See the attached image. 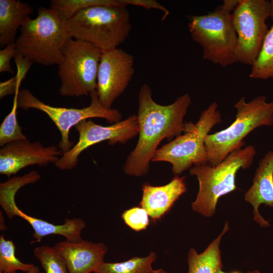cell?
I'll return each mask as SVG.
<instances>
[{
	"label": "cell",
	"mask_w": 273,
	"mask_h": 273,
	"mask_svg": "<svg viewBox=\"0 0 273 273\" xmlns=\"http://www.w3.org/2000/svg\"><path fill=\"white\" fill-rule=\"evenodd\" d=\"M14 59L17 67L16 74L13 77L1 82V99L7 96L15 94L32 65V61L24 58L18 53L14 57Z\"/></svg>",
	"instance_id": "obj_26"
},
{
	"label": "cell",
	"mask_w": 273,
	"mask_h": 273,
	"mask_svg": "<svg viewBox=\"0 0 273 273\" xmlns=\"http://www.w3.org/2000/svg\"><path fill=\"white\" fill-rule=\"evenodd\" d=\"M240 0H224L222 7L226 10L232 13L238 5Z\"/></svg>",
	"instance_id": "obj_30"
},
{
	"label": "cell",
	"mask_w": 273,
	"mask_h": 273,
	"mask_svg": "<svg viewBox=\"0 0 273 273\" xmlns=\"http://www.w3.org/2000/svg\"><path fill=\"white\" fill-rule=\"evenodd\" d=\"M78 140L55 164L59 169L72 170L77 164L82 152L89 147L108 141L110 145L124 144L139 134L137 116L133 114L125 120L105 126L95 123L90 119L80 121L75 126Z\"/></svg>",
	"instance_id": "obj_12"
},
{
	"label": "cell",
	"mask_w": 273,
	"mask_h": 273,
	"mask_svg": "<svg viewBox=\"0 0 273 273\" xmlns=\"http://www.w3.org/2000/svg\"><path fill=\"white\" fill-rule=\"evenodd\" d=\"M157 255L150 252L145 257L135 256L120 262H103L94 273H152Z\"/></svg>",
	"instance_id": "obj_21"
},
{
	"label": "cell",
	"mask_w": 273,
	"mask_h": 273,
	"mask_svg": "<svg viewBox=\"0 0 273 273\" xmlns=\"http://www.w3.org/2000/svg\"><path fill=\"white\" fill-rule=\"evenodd\" d=\"M222 122L218 104L213 102L201 112L190 131L175 138L155 152L152 162H166L176 175L193 166L208 163L205 141L212 127Z\"/></svg>",
	"instance_id": "obj_7"
},
{
	"label": "cell",
	"mask_w": 273,
	"mask_h": 273,
	"mask_svg": "<svg viewBox=\"0 0 273 273\" xmlns=\"http://www.w3.org/2000/svg\"><path fill=\"white\" fill-rule=\"evenodd\" d=\"M26 273H44L40 271L39 267L35 266L32 269Z\"/></svg>",
	"instance_id": "obj_34"
},
{
	"label": "cell",
	"mask_w": 273,
	"mask_h": 273,
	"mask_svg": "<svg viewBox=\"0 0 273 273\" xmlns=\"http://www.w3.org/2000/svg\"><path fill=\"white\" fill-rule=\"evenodd\" d=\"M40 179L36 171H31L22 176H15L0 184V205L8 218L19 216L27 221L34 233L32 243L40 242L49 235H60L69 241L81 240V233L85 228V222L80 218H66L62 224H55L42 219L29 215L21 210L15 202V195L19 190L28 184H34Z\"/></svg>",
	"instance_id": "obj_10"
},
{
	"label": "cell",
	"mask_w": 273,
	"mask_h": 273,
	"mask_svg": "<svg viewBox=\"0 0 273 273\" xmlns=\"http://www.w3.org/2000/svg\"><path fill=\"white\" fill-rule=\"evenodd\" d=\"M126 1L127 5L141 6L148 9H155L162 11L164 14L162 19V20H165L169 14V10L156 1L126 0Z\"/></svg>",
	"instance_id": "obj_29"
},
{
	"label": "cell",
	"mask_w": 273,
	"mask_h": 273,
	"mask_svg": "<svg viewBox=\"0 0 273 273\" xmlns=\"http://www.w3.org/2000/svg\"><path fill=\"white\" fill-rule=\"evenodd\" d=\"M229 230V223L226 221L220 234L202 253H198L193 248L189 250L187 273H215L218 268H222L220 244L222 237Z\"/></svg>",
	"instance_id": "obj_19"
},
{
	"label": "cell",
	"mask_w": 273,
	"mask_h": 273,
	"mask_svg": "<svg viewBox=\"0 0 273 273\" xmlns=\"http://www.w3.org/2000/svg\"><path fill=\"white\" fill-rule=\"evenodd\" d=\"M215 273H241V272L238 271V270H233L230 272H224L221 268H218ZM247 273H260V272L258 270H254L252 271H248Z\"/></svg>",
	"instance_id": "obj_31"
},
{
	"label": "cell",
	"mask_w": 273,
	"mask_h": 273,
	"mask_svg": "<svg viewBox=\"0 0 273 273\" xmlns=\"http://www.w3.org/2000/svg\"><path fill=\"white\" fill-rule=\"evenodd\" d=\"M234 107L237 110L235 120L227 128L208 134L205 141L208 164L215 166L233 151L245 145L244 138L260 126L273 124V101L266 102L264 96L247 102L242 97Z\"/></svg>",
	"instance_id": "obj_5"
},
{
	"label": "cell",
	"mask_w": 273,
	"mask_h": 273,
	"mask_svg": "<svg viewBox=\"0 0 273 273\" xmlns=\"http://www.w3.org/2000/svg\"><path fill=\"white\" fill-rule=\"evenodd\" d=\"M95 6L126 7L127 5L125 0H52L50 8L67 22L81 10Z\"/></svg>",
	"instance_id": "obj_20"
},
{
	"label": "cell",
	"mask_w": 273,
	"mask_h": 273,
	"mask_svg": "<svg viewBox=\"0 0 273 273\" xmlns=\"http://www.w3.org/2000/svg\"><path fill=\"white\" fill-rule=\"evenodd\" d=\"M256 153L254 147L249 145L233 151L215 166L207 163L191 167L190 174L196 176L199 186L196 200L192 204L193 211L206 217L213 216L219 198L237 189V172L249 167Z\"/></svg>",
	"instance_id": "obj_4"
},
{
	"label": "cell",
	"mask_w": 273,
	"mask_h": 273,
	"mask_svg": "<svg viewBox=\"0 0 273 273\" xmlns=\"http://www.w3.org/2000/svg\"><path fill=\"white\" fill-rule=\"evenodd\" d=\"M185 177L174 176L168 184L154 186L144 184L140 206L144 208L154 222L160 219L187 191Z\"/></svg>",
	"instance_id": "obj_16"
},
{
	"label": "cell",
	"mask_w": 273,
	"mask_h": 273,
	"mask_svg": "<svg viewBox=\"0 0 273 273\" xmlns=\"http://www.w3.org/2000/svg\"><path fill=\"white\" fill-rule=\"evenodd\" d=\"M63 154L58 146H44L27 139L13 142L0 149V173L10 177L30 165L55 164Z\"/></svg>",
	"instance_id": "obj_14"
},
{
	"label": "cell",
	"mask_w": 273,
	"mask_h": 273,
	"mask_svg": "<svg viewBox=\"0 0 273 273\" xmlns=\"http://www.w3.org/2000/svg\"><path fill=\"white\" fill-rule=\"evenodd\" d=\"M149 217L147 211L141 206L127 209L121 215L124 223L136 232L147 229L150 224Z\"/></svg>",
	"instance_id": "obj_27"
},
{
	"label": "cell",
	"mask_w": 273,
	"mask_h": 273,
	"mask_svg": "<svg viewBox=\"0 0 273 273\" xmlns=\"http://www.w3.org/2000/svg\"><path fill=\"white\" fill-rule=\"evenodd\" d=\"M20 87L17 88L13 100L10 112L5 117L0 126V146L3 147L10 143L27 139L23 134L22 128L17 119V109L18 107V98Z\"/></svg>",
	"instance_id": "obj_24"
},
{
	"label": "cell",
	"mask_w": 273,
	"mask_h": 273,
	"mask_svg": "<svg viewBox=\"0 0 273 273\" xmlns=\"http://www.w3.org/2000/svg\"><path fill=\"white\" fill-rule=\"evenodd\" d=\"M188 27L192 39L202 48L204 59L222 67L237 63L232 13L220 5L210 13L191 16Z\"/></svg>",
	"instance_id": "obj_6"
},
{
	"label": "cell",
	"mask_w": 273,
	"mask_h": 273,
	"mask_svg": "<svg viewBox=\"0 0 273 273\" xmlns=\"http://www.w3.org/2000/svg\"><path fill=\"white\" fill-rule=\"evenodd\" d=\"M152 273H167L164 270L159 268L157 269H154Z\"/></svg>",
	"instance_id": "obj_35"
},
{
	"label": "cell",
	"mask_w": 273,
	"mask_h": 273,
	"mask_svg": "<svg viewBox=\"0 0 273 273\" xmlns=\"http://www.w3.org/2000/svg\"><path fill=\"white\" fill-rule=\"evenodd\" d=\"M15 43L17 53L37 64L49 66L59 65L62 61V50L70 36L67 22L56 11L41 7L37 16L29 19L20 28Z\"/></svg>",
	"instance_id": "obj_2"
},
{
	"label": "cell",
	"mask_w": 273,
	"mask_h": 273,
	"mask_svg": "<svg viewBox=\"0 0 273 273\" xmlns=\"http://www.w3.org/2000/svg\"><path fill=\"white\" fill-rule=\"evenodd\" d=\"M134 73L133 56L119 48L103 52L98 75L99 101L112 108L114 102L125 91Z\"/></svg>",
	"instance_id": "obj_13"
},
{
	"label": "cell",
	"mask_w": 273,
	"mask_h": 273,
	"mask_svg": "<svg viewBox=\"0 0 273 273\" xmlns=\"http://www.w3.org/2000/svg\"><path fill=\"white\" fill-rule=\"evenodd\" d=\"M251 66L249 74L251 78L273 79V24L268 29L259 55Z\"/></svg>",
	"instance_id": "obj_22"
},
{
	"label": "cell",
	"mask_w": 273,
	"mask_h": 273,
	"mask_svg": "<svg viewBox=\"0 0 273 273\" xmlns=\"http://www.w3.org/2000/svg\"><path fill=\"white\" fill-rule=\"evenodd\" d=\"M44 273H69L67 266L54 247L43 245L33 250Z\"/></svg>",
	"instance_id": "obj_25"
},
{
	"label": "cell",
	"mask_w": 273,
	"mask_h": 273,
	"mask_svg": "<svg viewBox=\"0 0 273 273\" xmlns=\"http://www.w3.org/2000/svg\"><path fill=\"white\" fill-rule=\"evenodd\" d=\"M1 219L2 220H1V231H5L6 229H7V226L5 224V222H4V217H3V215L2 213V212L1 211Z\"/></svg>",
	"instance_id": "obj_33"
},
{
	"label": "cell",
	"mask_w": 273,
	"mask_h": 273,
	"mask_svg": "<svg viewBox=\"0 0 273 273\" xmlns=\"http://www.w3.org/2000/svg\"><path fill=\"white\" fill-rule=\"evenodd\" d=\"M17 53L15 42L6 46L0 50V72H8L13 73L11 60Z\"/></svg>",
	"instance_id": "obj_28"
},
{
	"label": "cell",
	"mask_w": 273,
	"mask_h": 273,
	"mask_svg": "<svg viewBox=\"0 0 273 273\" xmlns=\"http://www.w3.org/2000/svg\"><path fill=\"white\" fill-rule=\"evenodd\" d=\"M33 9L27 3L16 0H0V44L15 42L18 29L30 18Z\"/></svg>",
	"instance_id": "obj_18"
},
{
	"label": "cell",
	"mask_w": 273,
	"mask_h": 273,
	"mask_svg": "<svg viewBox=\"0 0 273 273\" xmlns=\"http://www.w3.org/2000/svg\"><path fill=\"white\" fill-rule=\"evenodd\" d=\"M253 184L246 192L244 199L253 207V218L261 227L269 226L268 221L260 214L259 206L273 207V151L268 152L259 162Z\"/></svg>",
	"instance_id": "obj_17"
},
{
	"label": "cell",
	"mask_w": 273,
	"mask_h": 273,
	"mask_svg": "<svg viewBox=\"0 0 273 273\" xmlns=\"http://www.w3.org/2000/svg\"><path fill=\"white\" fill-rule=\"evenodd\" d=\"M269 18L273 22V0L269 1Z\"/></svg>",
	"instance_id": "obj_32"
},
{
	"label": "cell",
	"mask_w": 273,
	"mask_h": 273,
	"mask_svg": "<svg viewBox=\"0 0 273 273\" xmlns=\"http://www.w3.org/2000/svg\"><path fill=\"white\" fill-rule=\"evenodd\" d=\"M269 1L240 0L232 12L237 36V62L252 65L257 58L268 30Z\"/></svg>",
	"instance_id": "obj_11"
},
{
	"label": "cell",
	"mask_w": 273,
	"mask_h": 273,
	"mask_svg": "<svg viewBox=\"0 0 273 273\" xmlns=\"http://www.w3.org/2000/svg\"><path fill=\"white\" fill-rule=\"evenodd\" d=\"M102 53L92 44L72 37L67 41L58 70L61 80L59 93L62 96H89L97 90Z\"/></svg>",
	"instance_id": "obj_8"
},
{
	"label": "cell",
	"mask_w": 273,
	"mask_h": 273,
	"mask_svg": "<svg viewBox=\"0 0 273 273\" xmlns=\"http://www.w3.org/2000/svg\"><path fill=\"white\" fill-rule=\"evenodd\" d=\"M64 261L69 273L95 272L104 262L108 248L102 243L67 240L54 246Z\"/></svg>",
	"instance_id": "obj_15"
},
{
	"label": "cell",
	"mask_w": 273,
	"mask_h": 273,
	"mask_svg": "<svg viewBox=\"0 0 273 273\" xmlns=\"http://www.w3.org/2000/svg\"><path fill=\"white\" fill-rule=\"evenodd\" d=\"M89 96V105L83 108L54 107L43 102L29 90L24 88L20 90L18 105L23 110L35 109L48 116L61 133V140L58 147L64 154L74 145V143L69 140L70 130L80 121L93 118H101L113 124L122 119V115L118 110L107 108L101 104L97 90L92 92Z\"/></svg>",
	"instance_id": "obj_9"
},
{
	"label": "cell",
	"mask_w": 273,
	"mask_h": 273,
	"mask_svg": "<svg viewBox=\"0 0 273 273\" xmlns=\"http://www.w3.org/2000/svg\"><path fill=\"white\" fill-rule=\"evenodd\" d=\"M138 103L139 139L123 169L129 176L142 177L149 173L150 163L161 142L190 131L195 124L184 121L192 103L188 94L179 96L171 104L162 105L154 101L151 87L144 84L139 92Z\"/></svg>",
	"instance_id": "obj_1"
},
{
	"label": "cell",
	"mask_w": 273,
	"mask_h": 273,
	"mask_svg": "<svg viewBox=\"0 0 273 273\" xmlns=\"http://www.w3.org/2000/svg\"><path fill=\"white\" fill-rule=\"evenodd\" d=\"M70 36L102 52L117 48L128 36L130 15L125 7L95 6L77 13L67 21Z\"/></svg>",
	"instance_id": "obj_3"
},
{
	"label": "cell",
	"mask_w": 273,
	"mask_h": 273,
	"mask_svg": "<svg viewBox=\"0 0 273 273\" xmlns=\"http://www.w3.org/2000/svg\"><path fill=\"white\" fill-rule=\"evenodd\" d=\"M0 273H17V272H0Z\"/></svg>",
	"instance_id": "obj_36"
},
{
	"label": "cell",
	"mask_w": 273,
	"mask_h": 273,
	"mask_svg": "<svg viewBox=\"0 0 273 273\" xmlns=\"http://www.w3.org/2000/svg\"><path fill=\"white\" fill-rule=\"evenodd\" d=\"M16 246L11 240H6L4 235L0 237V272H13L20 270L27 272L35 265L22 262L15 254Z\"/></svg>",
	"instance_id": "obj_23"
}]
</instances>
